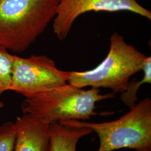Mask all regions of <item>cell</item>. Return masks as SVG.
I'll use <instances>...</instances> for the list:
<instances>
[{
  "label": "cell",
  "instance_id": "cell-4",
  "mask_svg": "<svg viewBox=\"0 0 151 151\" xmlns=\"http://www.w3.org/2000/svg\"><path fill=\"white\" fill-rule=\"evenodd\" d=\"M70 120L97 134L100 141L97 151L121 148L151 151V100L149 97L137 103L128 113L114 121L97 123Z\"/></svg>",
  "mask_w": 151,
  "mask_h": 151
},
{
  "label": "cell",
  "instance_id": "cell-1",
  "mask_svg": "<svg viewBox=\"0 0 151 151\" xmlns=\"http://www.w3.org/2000/svg\"><path fill=\"white\" fill-rule=\"evenodd\" d=\"M60 0H0V47L25 52L56 16Z\"/></svg>",
  "mask_w": 151,
  "mask_h": 151
},
{
  "label": "cell",
  "instance_id": "cell-8",
  "mask_svg": "<svg viewBox=\"0 0 151 151\" xmlns=\"http://www.w3.org/2000/svg\"><path fill=\"white\" fill-rule=\"evenodd\" d=\"M92 132L90 128L74 124L70 120L51 123L49 151H76L79 140Z\"/></svg>",
  "mask_w": 151,
  "mask_h": 151
},
{
  "label": "cell",
  "instance_id": "cell-6",
  "mask_svg": "<svg viewBox=\"0 0 151 151\" xmlns=\"http://www.w3.org/2000/svg\"><path fill=\"white\" fill-rule=\"evenodd\" d=\"M132 12L151 20V12L135 0H60L53 29L58 39L67 37L76 19L81 14L90 11Z\"/></svg>",
  "mask_w": 151,
  "mask_h": 151
},
{
  "label": "cell",
  "instance_id": "cell-5",
  "mask_svg": "<svg viewBox=\"0 0 151 151\" xmlns=\"http://www.w3.org/2000/svg\"><path fill=\"white\" fill-rule=\"evenodd\" d=\"M70 72L58 69L44 55L22 58L14 55L10 90L25 97L67 83Z\"/></svg>",
  "mask_w": 151,
  "mask_h": 151
},
{
  "label": "cell",
  "instance_id": "cell-12",
  "mask_svg": "<svg viewBox=\"0 0 151 151\" xmlns=\"http://www.w3.org/2000/svg\"><path fill=\"white\" fill-rule=\"evenodd\" d=\"M4 106V104L2 102H0V109H1L2 108H3Z\"/></svg>",
  "mask_w": 151,
  "mask_h": 151
},
{
  "label": "cell",
  "instance_id": "cell-7",
  "mask_svg": "<svg viewBox=\"0 0 151 151\" xmlns=\"http://www.w3.org/2000/svg\"><path fill=\"white\" fill-rule=\"evenodd\" d=\"M16 140L13 151H49L50 124L29 114L17 117L14 123Z\"/></svg>",
  "mask_w": 151,
  "mask_h": 151
},
{
  "label": "cell",
  "instance_id": "cell-9",
  "mask_svg": "<svg viewBox=\"0 0 151 151\" xmlns=\"http://www.w3.org/2000/svg\"><path fill=\"white\" fill-rule=\"evenodd\" d=\"M143 78L140 81H129L125 90L121 93L120 99L122 103L128 108H132L138 101L137 92L140 87L145 83H151V57H147L142 70Z\"/></svg>",
  "mask_w": 151,
  "mask_h": 151
},
{
  "label": "cell",
  "instance_id": "cell-3",
  "mask_svg": "<svg viewBox=\"0 0 151 151\" xmlns=\"http://www.w3.org/2000/svg\"><path fill=\"white\" fill-rule=\"evenodd\" d=\"M147 57L127 43L119 33L114 32L109 53L101 63L90 70L70 72L67 83L82 88L103 87L114 93H122L130 78L142 70Z\"/></svg>",
  "mask_w": 151,
  "mask_h": 151
},
{
  "label": "cell",
  "instance_id": "cell-10",
  "mask_svg": "<svg viewBox=\"0 0 151 151\" xmlns=\"http://www.w3.org/2000/svg\"><path fill=\"white\" fill-rule=\"evenodd\" d=\"M14 55L0 47V95L10 90L11 86Z\"/></svg>",
  "mask_w": 151,
  "mask_h": 151
},
{
  "label": "cell",
  "instance_id": "cell-2",
  "mask_svg": "<svg viewBox=\"0 0 151 151\" xmlns=\"http://www.w3.org/2000/svg\"><path fill=\"white\" fill-rule=\"evenodd\" d=\"M98 88L89 90L68 83L25 96L23 114H29L49 123L67 120H90L96 116V104L114 97V93L101 94Z\"/></svg>",
  "mask_w": 151,
  "mask_h": 151
},
{
  "label": "cell",
  "instance_id": "cell-11",
  "mask_svg": "<svg viewBox=\"0 0 151 151\" xmlns=\"http://www.w3.org/2000/svg\"><path fill=\"white\" fill-rule=\"evenodd\" d=\"M16 140L14 123L7 122L0 127V151H13Z\"/></svg>",
  "mask_w": 151,
  "mask_h": 151
}]
</instances>
